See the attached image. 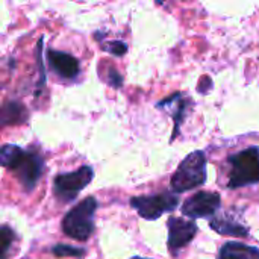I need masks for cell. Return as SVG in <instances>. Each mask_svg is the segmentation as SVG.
<instances>
[{"label":"cell","mask_w":259,"mask_h":259,"mask_svg":"<svg viewBox=\"0 0 259 259\" xmlns=\"http://www.w3.org/2000/svg\"><path fill=\"white\" fill-rule=\"evenodd\" d=\"M0 162L14 171L23 188L32 191L44 171V159L38 152L23 150L15 144H5L0 150Z\"/></svg>","instance_id":"6da1fadb"},{"label":"cell","mask_w":259,"mask_h":259,"mask_svg":"<svg viewBox=\"0 0 259 259\" xmlns=\"http://www.w3.org/2000/svg\"><path fill=\"white\" fill-rule=\"evenodd\" d=\"M97 202L94 197H87L73 206L62 220V231L67 237L77 241H87L94 231V214Z\"/></svg>","instance_id":"7a4b0ae2"},{"label":"cell","mask_w":259,"mask_h":259,"mask_svg":"<svg viewBox=\"0 0 259 259\" xmlns=\"http://www.w3.org/2000/svg\"><path fill=\"white\" fill-rule=\"evenodd\" d=\"M206 182V156L197 150L190 153L171 178V188L176 193L190 191Z\"/></svg>","instance_id":"3957f363"},{"label":"cell","mask_w":259,"mask_h":259,"mask_svg":"<svg viewBox=\"0 0 259 259\" xmlns=\"http://www.w3.org/2000/svg\"><path fill=\"white\" fill-rule=\"evenodd\" d=\"M229 188L247 187L259 182V149L247 147L229 158Z\"/></svg>","instance_id":"277c9868"},{"label":"cell","mask_w":259,"mask_h":259,"mask_svg":"<svg viewBox=\"0 0 259 259\" xmlns=\"http://www.w3.org/2000/svg\"><path fill=\"white\" fill-rule=\"evenodd\" d=\"M93 178H94V171L88 165H83L71 173L58 175L53 181L55 196L64 203L71 202L93 181Z\"/></svg>","instance_id":"5b68a950"},{"label":"cell","mask_w":259,"mask_h":259,"mask_svg":"<svg viewBox=\"0 0 259 259\" xmlns=\"http://www.w3.org/2000/svg\"><path fill=\"white\" fill-rule=\"evenodd\" d=\"M178 203H179L178 196H175L171 193L141 196V197H134L131 200L132 208H135L138 211L140 217H143L146 220H156L164 212H171L173 209H176Z\"/></svg>","instance_id":"8992f818"},{"label":"cell","mask_w":259,"mask_h":259,"mask_svg":"<svg viewBox=\"0 0 259 259\" xmlns=\"http://www.w3.org/2000/svg\"><path fill=\"white\" fill-rule=\"evenodd\" d=\"M220 194L200 191L182 205V212L190 219H203L212 215L220 208Z\"/></svg>","instance_id":"52a82bcc"},{"label":"cell","mask_w":259,"mask_h":259,"mask_svg":"<svg viewBox=\"0 0 259 259\" xmlns=\"http://www.w3.org/2000/svg\"><path fill=\"white\" fill-rule=\"evenodd\" d=\"M168 249L176 255L178 250L190 244L197 234V225L179 217H170L168 220Z\"/></svg>","instance_id":"ba28073f"},{"label":"cell","mask_w":259,"mask_h":259,"mask_svg":"<svg viewBox=\"0 0 259 259\" xmlns=\"http://www.w3.org/2000/svg\"><path fill=\"white\" fill-rule=\"evenodd\" d=\"M47 59H49L50 68L58 76H61L64 79H76L80 73L79 61L70 53L49 49L47 50Z\"/></svg>","instance_id":"9c48e42d"},{"label":"cell","mask_w":259,"mask_h":259,"mask_svg":"<svg viewBox=\"0 0 259 259\" xmlns=\"http://www.w3.org/2000/svg\"><path fill=\"white\" fill-rule=\"evenodd\" d=\"M191 105V100L187 97V94H182V93H175L173 96L158 102V108L161 109H165L171 114L173 120H175V131H173V137L170 141H173L178 135H179V127L185 118V114H187V109L188 106Z\"/></svg>","instance_id":"30bf717a"},{"label":"cell","mask_w":259,"mask_h":259,"mask_svg":"<svg viewBox=\"0 0 259 259\" xmlns=\"http://www.w3.org/2000/svg\"><path fill=\"white\" fill-rule=\"evenodd\" d=\"M219 259H259V249L243 243H226L220 249Z\"/></svg>","instance_id":"8fae6325"},{"label":"cell","mask_w":259,"mask_h":259,"mask_svg":"<svg viewBox=\"0 0 259 259\" xmlns=\"http://www.w3.org/2000/svg\"><path fill=\"white\" fill-rule=\"evenodd\" d=\"M27 109L18 102H8L2 108V124H21L27 120Z\"/></svg>","instance_id":"7c38bea8"},{"label":"cell","mask_w":259,"mask_h":259,"mask_svg":"<svg viewBox=\"0 0 259 259\" xmlns=\"http://www.w3.org/2000/svg\"><path fill=\"white\" fill-rule=\"evenodd\" d=\"M211 228H212L215 232L222 234V235L247 237V234H249V231H247L243 225L234 222V220L229 219V217H215V219H212V220H211Z\"/></svg>","instance_id":"4fadbf2b"},{"label":"cell","mask_w":259,"mask_h":259,"mask_svg":"<svg viewBox=\"0 0 259 259\" xmlns=\"http://www.w3.org/2000/svg\"><path fill=\"white\" fill-rule=\"evenodd\" d=\"M14 240H15V234L12 232V229H9L6 225L2 226V231H0V250H2V259H6L9 256V249H11Z\"/></svg>","instance_id":"5bb4252c"},{"label":"cell","mask_w":259,"mask_h":259,"mask_svg":"<svg viewBox=\"0 0 259 259\" xmlns=\"http://www.w3.org/2000/svg\"><path fill=\"white\" fill-rule=\"evenodd\" d=\"M103 50H106V52H109L111 55L120 58V56H124V55H126L127 46H126V42H123V41H120V39H114V41L105 42V44H103Z\"/></svg>","instance_id":"9a60e30c"},{"label":"cell","mask_w":259,"mask_h":259,"mask_svg":"<svg viewBox=\"0 0 259 259\" xmlns=\"http://www.w3.org/2000/svg\"><path fill=\"white\" fill-rule=\"evenodd\" d=\"M53 255L56 256H82L83 255V249H79V247H71V246H65V244H58L53 247Z\"/></svg>","instance_id":"2e32d148"},{"label":"cell","mask_w":259,"mask_h":259,"mask_svg":"<svg viewBox=\"0 0 259 259\" xmlns=\"http://www.w3.org/2000/svg\"><path fill=\"white\" fill-rule=\"evenodd\" d=\"M108 82H109V85L111 87H114V88H120V87H123V77L117 73V70L115 68H109V71H108Z\"/></svg>","instance_id":"e0dca14e"},{"label":"cell","mask_w":259,"mask_h":259,"mask_svg":"<svg viewBox=\"0 0 259 259\" xmlns=\"http://www.w3.org/2000/svg\"><path fill=\"white\" fill-rule=\"evenodd\" d=\"M132 259H146V258H132Z\"/></svg>","instance_id":"ac0fdd59"}]
</instances>
